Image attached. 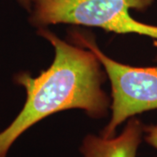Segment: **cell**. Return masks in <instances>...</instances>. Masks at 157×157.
Here are the masks:
<instances>
[{"mask_svg": "<svg viewBox=\"0 0 157 157\" xmlns=\"http://www.w3.org/2000/svg\"><path fill=\"white\" fill-rule=\"evenodd\" d=\"M38 33L50 41L55 57L50 67L38 77L28 73L15 76L16 83L25 88L26 101L16 119L0 133V157H6L24 132L52 113L79 108L91 117L107 114L109 100L101 89L104 74L94 53L68 44L44 27Z\"/></svg>", "mask_w": 157, "mask_h": 157, "instance_id": "obj_1", "label": "cell"}, {"mask_svg": "<svg viewBox=\"0 0 157 157\" xmlns=\"http://www.w3.org/2000/svg\"><path fill=\"white\" fill-rule=\"evenodd\" d=\"M30 22L39 28L73 24L116 33H136L157 39V26L135 20L130 9L145 11L155 0H32Z\"/></svg>", "mask_w": 157, "mask_h": 157, "instance_id": "obj_2", "label": "cell"}, {"mask_svg": "<svg viewBox=\"0 0 157 157\" xmlns=\"http://www.w3.org/2000/svg\"><path fill=\"white\" fill-rule=\"evenodd\" d=\"M69 34L73 44L94 53L111 82L112 117L101 132L102 137H113L116 128L127 119L157 109V67H135L114 61L101 52L93 36L78 30Z\"/></svg>", "mask_w": 157, "mask_h": 157, "instance_id": "obj_3", "label": "cell"}, {"mask_svg": "<svg viewBox=\"0 0 157 157\" xmlns=\"http://www.w3.org/2000/svg\"><path fill=\"white\" fill-rule=\"evenodd\" d=\"M143 128L140 121L133 118L117 137L87 135L83 140L80 151L84 157H136Z\"/></svg>", "mask_w": 157, "mask_h": 157, "instance_id": "obj_4", "label": "cell"}, {"mask_svg": "<svg viewBox=\"0 0 157 157\" xmlns=\"http://www.w3.org/2000/svg\"><path fill=\"white\" fill-rule=\"evenodd\" d=\"M143 132H145V140L152 147L157 148V124L148 127H144Z\"/></svg>", "mask_w": 157, "mask_h": 157, "instance_id": "obj_5", "label": "cell"}, {"mask_svg": "<svg viewBox=\"0 0 157 157\" xmlns=\"http://www.w3.org/2000/svg\"><path fill=\"white\" fill-rule=\"evenodd\" d=\"M21 6L28 11H32L33 7V1L32 0H17Z\"/></svg>", "mask_w": 157, "mask_h": 157, "instance_id": "obj_6", "label": "cell"}]
</instances>
